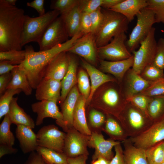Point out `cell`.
I'll return each instance as SVG.
<instances>
[{
    "label": "cell",
    "instance_id": "24",
    "mask_svg": "<svg viewBox=\"0 0 164 164\" xmlns=\"http://www.w3.org/2000/svg\"><path fill=\"white\" fill-rule=\"evenodd\" d=\"M86 101L83 96L80 94L74 111L73 127L80 133L91 136L92 132L87 123L85 115Z\"/></svg>",
    "mask_w": 164,
    "mask_h": 164
},
{
    "label": "cell",
    "instance_id": "15",
    "mask_svg": "<svg viewBox=\"0 0 164 164\" xmlns=\"http://www.w3.org/2000/svg\"><path fill=\"white\" fill-rule=\"evenodd\" d=\"M96 39V36L91 32L84 34L67 52L79 55L91 64H95L98 55Z\"/></svg>",
    "mask_w": 164,
    "mask_h": 164
},
{
    "label": "cell",
    "instance_id": "17",
    "mask_svg": "<svg viewBox=\"0 0 164 164\" xmlns=\"http://www.w3.org/2000/svg\"><path fill=\"white\" fill-rule=\"evenodd\" d=\"M153 82L145 80L132 68L126 72L120 85L122 92L126 99L143 92Z\"/></svg>",
    "mask_w": 164,
    "mask_h": 164
},
{
    "label": "cell",
    "instance_id": "48",
    "mask_svg": "<svg viewBox=\"0 0 164 164\" xmlns=\"http://www.w3.org/2000/svg\"><path fill=\"white\" fill-rule=\"evenodd\" d=\"M92 24L89 13L82 12L80 24V31L84 34L91 33Z\"/></svg>",
    "mask_w": 164,
    "mask_h": 164
},
{
    "label": "cell",
    "instance_id": "37",
    "mask_svg": "<svg viewBox=\"0 0 164 164\" xmlns=\"http://www.w3.org/2000/svg\"><path fill=\"white\" fill-rule=\"evenodd\" d=\"M22 91L20 89H7L0 98V119L8 114L10 103L15 94Z\"/></svg>",
    "mask_w": 164,
    "mask_h": 164
},
{
    "label": "cell",
    "instance_id": "41",
    "mask_svg": "<svg viewBox=\"0 0 164 164\" xmlns=\"http://www.w3.org/2000/svg\"><path fill=\"white\" fill-rule=\"evenodd\" d=\"M146 7L154 12L156 23L164 24V0H147Z\"/></svg>",
    "mask_w": 164,
    "mask_h": 164
},
{
    "label": "cell",
    "instance_id": "2",
    "mask_svg": "<svg viewBox=\"0 0 164 164\" xmlns=\"http://www.w3.org/2000/svg\"><path fill=\"white\" fill-rule=\"evenodd\" d=\"M24 10L0 0V52L21 50Z\"/></svg>",
    "mask_w": 164,
    "mask_h": 164
},
{
    "label": "cell",
    "instance_id": "28",
    "mask_svg": "<svg viewBox=\"0 0 164 164\" xmlns=\"http://www.w3.org/2000/svg\"><path fill=\"white\" fill-rule=\"evenodd\" d=\"M122 143L125 164H149L145 149L135 146L128 138Z\"/></svg>",
    "mask_w": 164,
    "mask_h": 164
},
{
    "label": "cell",
    "instance_id": "20",
    "mask_svg": "<svg viewBox=\"0 0 164 164\" xmlns=\"http://www.w3.org/2000/svg\"><path fill=\"white\" fill-rule=\"evenodd\" d=\"M133 63V55L128 59L120 61H112L100 60L101 70L114 76L119 85L121 83L126 72L132 67Z\"/></svg>",
    "mask_w": 164,
    "mask_h": 164
},
{
    "label": "cell",
    "instance_id": "40",
    "mask_svg": "<svg viewBox=\"0 0 164 164\" xmlns=\"http://www.w3.org/2000/svg\"><path fill=\"white\" fill-rule=\"evenodd\" d=\"M25 50L0 52V60H7L15 65H20L25 60Z\"/></svg>",
    "mask_w": 164,
    "mask_h": 164
},
{
    "label": "cell",
    "instance_id": "18",
    "mask_svg": "<svg viewBox=\"0 0 164 164\" xmlns=\"http://www.w3.org/2000/svg\"><path fill=\"white\" fill-rule=\"evenodd\" d=\"M70 60L67 51L62 52L53 58L46 66L43 78L61 81L67 71Z\"/></svg>",
    "mask_w": 164,
    "mask_h": 164
},
{
    "label": "cell",
    "instance_id": "4",
    "mask_svg": "<svg viewBox=\"0 0 164 164\" xmlns=\"http://www.w3.org/2000/svg\"><path fill=\"white\" fill-rule=\"evenodd\" d=\"M104 15L102 24L96 36L97 48L108 44L117 35L126 32L129 22L122 14L106 9L102 10Z\"/></svg>",
    "mask_w": 164,
    "mask_h": 164
},
{
    "label": "cell",
    "instance_id": "42",
    "mask_svg": "<svg viewBox=\"0 0 164 164\" xmlns=\"http://www.w3.org/2000/svg\"><path fill=\"white\" fill-rule=\"evenodd\" d=\"M105 115L102 112L93 108L90 111L89 115L90 126L95 129L102 130L106 119Z\"/></svg>",
    "mask_w": 164,
    "mask_h": 164
},
{
    "label": "cell",
    "instance_id": "19",
    "mask_svg": "<svg viewBox=\"0 0 164 164\" xmlns=\"http://www.w3.org/2000/svg\"><path fill=\"white\" fill-rule=\"evenodd\" d=\"M61 89V81L43 78L36 90V98L39 101H59Z\"/></svg>",
    "mask_w": 164,
    "mask_h": 164
},
{
    "label": "cell",
    "instance_id": "8",
    "mask_svg": "<svg viewBox=\"0 0 164 164\" xmlns=\"http://www.w3.org/2000/svg\"><path fill=\"white\" fill-rule=\"evenodd\" d=\"M155 32V28L153 27L147 37L140 43L138 49L132 53L134 60L132 68L138 74L153 62L157 49Z\"/></svg>",
    "mask_w": 164,
    "mask_h": 164
},
{
    "label": "cell",
    "instance_id": "34",
    "mask_svg": "<svg viewBox=\"0 0 164 164\" xmlns=\"http://www.w3.org/2000/svg\"><path fill=\"white\" fill-rule=\"evenodd\" d=\"M122 0H82L80 4L82 12L89 13L102 7L109 9Z\"/></svg>",
    "mask_w": 164,
    "mask_h": 164
},
{
    "label": "cell",
    "instance_id": "39",
    "mask_svg": "<svg viewBox=\"0 0 164 164\" xmlns=\"http://www.w3.org/2000/svg\"><path fill=\"white\" fill-rule=\"evenodd\" d=\"M77 82L78 89L81 94L87 101L90 94L91 86L88 73L82 69L80 70L78 72Z\"/></svg>",
    "mask_w": 164,
    "mask_h": 164
},
{
    "label": "cell",
    "instance_id": "53",
    "mask_svg": "<svg viewBox=\"0 0 164 164\" xmlns=\"http://www.w3.org/2000/svg\"><path fill=\"white\" fill-rule=\"evenodd\" d=\"M19 65H14L9 61L0 60V75L10 72L13 69L18 67Z\"/></svg>",
    "mask_w": 164,
    "mask_h": 164
},
{
    "label": "cell",
    "instance_id": "31",
    "mask_svg": "<svg viewBox=\"0 0 164 164\" xmlns=\"http://www.w3.org/2000/svg\"><path fill=\"white\" fill-rule=\"evenodd\" d=\"M106 119L102 130L110 138L122 142L128 137L125 130L119 121L110 115H106Z\"/></svg>",
    "mask_w": 164,
    "mask_h": 164
},
{
    "label": "cell",
    "instance_id": "1",
    "mask_svg": "<svg viewBox=\"0 0 164 164\" xmlns=\"http://www.w3.org/2000/svg\"><path fill=\"white\" fill-rule=\"evenodd\" d=\"M84 34L80 32L64 43L48 50H34L31 45L25 47L26 56L19 67L26 73L33 89H36L44 77L45 69L51 60L60 53L67 51Z\"/></svg>",
    "mask_w": 164,
    "mask_h": 164
},
{
    "label": "cell",
    "instance_id": "33",
    "mask_svg": "<svg viewBox=\"0 0 164 164\" xmlns=\"http://www.w3.org/2000/svg\"><path fill=\"white\" fill-rule=\"evenodd\" d=\"M47 164H68L67 157L64 153L38 146L36 150Z\"/></svg>",
    "mask_w": 164,
    "mask_h": 164
},
{
    "label": "cell",
    "instance_id": "22",
    "mask_svg": "<svg viewBox=\"0 0 164 164\" xmlns=\"http://www.w3.org/2000/svg\"><path fill=\"white\" fill-rule=\"evenodd\" d=\"M16 126L15 136L22 152L26 154L36 151L38 146L36 134L32 131V128L24 125Z\"/></svg>",
    "mask_w": 164,
    "mask_h": 164
},
{
    "label": "cell",
    "instance_id": "46",
    "mask_svg": "<svg viewBox=\"0 0 164 164\" xmlns=\"http://www.w3.org/2000/svg\"><path fill=\"white\" fill-rule=\"evenodd\" d=\"M91 24L92 34L96 36L103 23L104 15L101 7L89 13Z\"/></svg>",
    "mask_w": 164,
    "mask_h": 164
},
{
    "label": "cell",
    "instance_id": "52",
    "mask_svg": "<svg viewBox=\"0 0 164 164\" xmlns=\"http://www.w3.org/2000/svg\"><path fill=\"white\" fill-rule=\"evenodd\" d=\"M25 164H47L37 152L30 153Z\"/></svg>",
    "mask_w": 164,
    "mask_h": 164
},
{
    "label": "cell",
    "instance_id": "13",
    "mask_svg": "<svg viewBox=\"0 0 164 164\" xmlns=\"http://www.w3.org/2000/svg\"><path fill=\"white\" fill-rule=\"evenodd\" d=\"M55 101H39L32 104L31 108L37 114L35 124L41 125L45 118H51L55 119L56 123L66 132L68 129L64 121L63 114L60 111Z\"/></svg>",
    "mask_w": 164,
    "mask_h": 164
},
{
    "label": "cell",
    "instance_id": "30",
    "mask_svg": "<svg viewBox=\"0 0 164 164\" xmlns=\"http://www.w3.org/2000/svg\"><path fill=\"white\" fill-rule=\"evenodd\" d=\"M11 73L12 80L9 84L7 89H20L27 95H30L33 88L30 85L25 72L19 66L13 69Z\"/></svg>",
    "mask_w": 164,
    "mask_h": 164
},
{
    "label": "cell",
    "instance_id": "49",
    "mask_svg": "<svg viewBox=\"0 0 164 164\" xmlns=\"http://www.w3.org/2000/svg\"><path fill=\"white\" fill-rule=\"evenodd\" d=\"M115 155L109 164H125L123 154V149L121 143L114 147Z\"/></svg>",
    "mask_w": 164,
    "mask_h": 164
},
{
    "label": "cell",
    "instance_id": "38",
    "mask_svg": "<svg viewBox=\"0 0 164 164\" xmlns=\"http://www.w3.org/2000/svg\"><path fill=\"white\" fill-rule=\"evenodd\" d=\"M140 75L145 80L154 82L164 77V70L152 63L146 67Z\"/></svg>",
    "mask_w": 164,
    "mask_h": 164
},
{
    "label": "cell",
    "instance_id": "56",
    "mask_svg": "<svg viewBox=\"0 0 164 164\" xmlns=\"http://www.w3.org/2000/svg\"><path fill=\"white\" fill-rule=\"evenodd\" d=\"M110 161L103 158L100 157L92 161L91 164H109Z\"/></svg>",
    "mask_w": 164,
    "mask_h": 164
},
{
    "label": "cell",
    "instance_id": "9",
    "mask_svg": "<svg viewBox=\"0 0 164 164\" xmlns=\"http://www.w3.org/2000/svg\"><path fill=\"white\" fill-rule=\"evenodd\" d=\"M126 39L125 32L117 35L110 43L97 48L98 55L101 60L112 61L125 60L131 57L132 54L125 45Z\"/></svg>",
    "mask_w": 164,
    "mask_h": 164
},
{
    "label": "cell",
    "instance_id": "26",
    "mask_svg": "<svg viewBox=\"0 0 164 164\" xmlns=\"http://www.w3.org/2000/svg\"><path fill=\"white\" fill-rule=\"evenodd\" d=\"M79 0L71 9L60 15L69 36L72 37L80 32L81 18L82 13Z\"/></svg>",
    "mask_w": 164,
    "mask_h": 164
},
{
    "label": "cell",
    "instance_id": "55",
    "mask_svg": "<svg viewBox=\"0 0 164 164\" xmlns=\"http://www.w3.org/2000/svg\"><path fill=\"white\" fill-rule=\"evenodd\" d=\"M18 151L12 147L0 144V158L5 155L16 153Z\"/></svg>",
    "mask_w": 164,
    "mask_h": 164
},
{
    "label": "cell",
    "instance_id": "44",
    "mask_svg": "<svg viewBox=\"0 0 164 164\" xmlns=\"http://www.w3.org/2000/svg\"><path fill=\"white\" fill-rule=\"evenodd\" d=\"M151 97L140 93L128 98L126 99V100L128 102L134 105L148 115L147 109Z\"/></svg>",
    "mask_w": 164,
    "mask_h": 164
},
{
    "label": "cell",
    "instance_id": "54",
    "mask_svg": "<svg viewBox=\"0 0 164 164\" xmlns=\"http://www.w3.org/2000/svg\"><path fill=\"white\" fill-rule=\"evenodd\" d=\"M88 156L82 155L74 158H67L68 164H86Z\"/></svg>",
    "mask_w": 164,
    "mask_h": 164
},
{
    "label": "cell",
    "instance_id": "29",
    "mask_svg": "<svg viewBox=\"0 0 164 164\" xmlns=\"http://www.w3.org/2000/svg\"><path fill=\"white\" fill-rule=\"evenodd\" d=\"M68 69L66 74L61 81V89L60 101L62 103L68 94L75 86L77 82V63L73 57L70 55Z\"/></svg>",
    "mask_w": 164,
    "mask_h": 164
},
{
    "label": "cell",
    "instance_id": "58",
    "mask_svg": "<svg viewBox=\"0 0 164 164\" xmlns=\"http://www.w3.org/2000/svg\"><path fill=\"white\" fill-rule=\"evenodd\" d=\"M161 164H164V162H162V163H161Z\"/></svg>",
    "mask_w": 164,
    "mask_h": 164
},
{
    "label": "cell",
    "instance_id": "50",
    "mask_svg": "<svg viewBox=\"0 0 164 164\" xmlns=\"http://www.w3.org/2000/svg\"><path fill=\"white\" fill-rule=\"evenodd\" d=\"M12 79L10 72L0 76V96H2L7 90V88Z\"/></svg>",
    "mask_w": 164,
    "mask_h": 164
},
{
    "label": "cell",
    "instance_id": "23",
    "mask_svg": "<svg viewBox=\"0 0 164 164\" xmlns=\"http://www.w3.org/2000/svg\"><path fill=\"white\" fill-rule=\"evenodd\" d=\"M147 0H122L109 9L122 14L130 22L142 9L147 7Z\"/></svg>",
    "mask_w": 164,
    "mask_h": 164
},
{
    "label": "cell",
    "instance_id": "51",
    "mask_svg": "<svg viewBox=\"0 0 164 164\" xmlns=\"http://www.w3.org/2000/svg\"><path fill=\"white\" fill-rule=\"evenodd\" d=\"M44 0H34L30 2H27V5L35 9L39 16H42L46 13L44 6Z\"/></svg>",
    "mask_w": 164,
    "mask_h": 164
},
{
    "label": "cell",
    "instance_id": "3",
    "mask_svg": "<svg viewBox=\"0 0 164 164\" xmlns=\"http://www.w3.org/2000/svg\"><path fill=\"white\" fill-rule=\"evenodd\" d=\"M116 82H109L100 87L99 92L94 94L89 104L92 108L118 120L128 102L120 85L116 84Z\"/></svg>",
    "mask_w": 164,
    "mask_h": 164
},
{
    "label": "cell",
    "instance_id": "14",
    "mask_svg": "<svg viewBox=\"0 0 164 164\" xmlns=\"http://www.w3.org/2000/svg\"><path fill=\"white\" fill-rule=\"evenodd\" d=\"M128 138L135 146L145 150L164 141V118L139 135Z\"/></svg>",
    "mask_w": 164,
    "mask_h": 164
},
{
    "label": "cell",
    "instance_id": "32",
    "mask_svg": "<svg viewBox=\"0 0 164 164\" xmlns=\"http://www.w3.org/2000/svg\"><path fill=\"white\" fill-rule=\"evenodd\" d=\"M147 114L153 123L164 118V95L151 97Z\"/></svg>",
    "mask_w": 164,
    "mask_h": 164
},
{
    "label": "cell",
    "instance_id": "10",
    "mask_svg": "<svg viewBox=\"0 0 164 164\" xmlns=\"http://www.w3.org/2000/svg\"><path fill=\"white\" fill-rule=\"evenodd\" d=\"M68 35L60 16L49 26L38 43L39 51L50 49L68 40Z\"/></svg>",
    "mask_w": 164,
    "mask_h": 164
},
{
    "label": "cell",
    "instance_id": "5",
    "mask_svg": "<svg viewBox=\"0 0 164 164\" xmlns=\"http://www.w3.org/2000/svg\"><path fill=\"white\" fill-rule=\"evenodd\" d=\"M60 14L58 11L52 10L37 17L25 15L21 38L22 47L31 42L38 43L49 26Z\"/></svg>",
    "mask_w": 164,
    "mask_h": 164
},
{
    "label": "cell",
    "instance_id": "36",
    "mask_svg": "<svg viewBox=\"0 0 164 164\" xmlns=\"http://www.w3.org/2000/svg\"><path fill=\"white\" fill-rule=\"evenodd\" d=\"M145 151L149 164H161L164 162V141Z\"/></svg>",
    "mask_w": 164,
    "mask_h": 164
},
{
    "label": "cell",
    "instance_id": "43",
    "mask_svg": "<svg viewBox=\"0 0 164 164\" xmlns=\"http://www.w3.org/2000/svg\"><path fill=\"white\" fill-rule=\"evenodd\" d=\"M77 0H56L51 1L50 7L58 11L61 15L68 12L78 3Z\"/></svg>",
    "mask_w": 164,
    "mask_h": 164
},
{
    "label": "cell",
    "instance_id": "27",
    "mask_svg": "<svg viewBox=\"0 0 164 164\" xmlns=\"http://www.w3.org/2000/svg\"><path fill=\"white\" fill-rule=\"evenodd\" d=\"M17 100V97H13L8 113L12 123L16 125H24L34 128L36 125L34 121L18 105Z\"/></svg>",
    "mask_w": 164,
    "mask_h": 164
},
{
    "label": "cell",
    "instance_id": "35",
    "mask_svg": "<svg viewBox=\"0 0 164 164\" xmlns=\"http://www.w3.org/2000/svg\"><path fill=\"white\" fill-rule=\"evenodd\" d=\"M12 124L8 114L4 116L0 125V144L12 147L15 143V137L10 130Z\"/></svg>",
    "mask_w": 164,
    "mask_h": 164
},
{
    "label": "cell",
    "instance_id": "57",
    "mask_svg": "<svg viewBox=\"0 0 164 164\" xmlns=\"http://www.w3.org/2000/svg\"><path fill=\"white\" fill-rule=\"evenodd\" d=\"M5 1L9 5L15 6L16 3L17 1L16 0H5Z\"/></svg>",
    "mask_w": 164,
    "mask_h": 164
},
{
    "label": "cell",
    "instance_id": "16",
    "mask_svg": "<svg viewBox=\"0 0 164 164\" xmlns=\"http://www.w3.org/2000/svg\"><path fill=\"white\" fill-rule=\"evenodd\" d=\"M91 132L88 147L95 149L92 157V161L100 157L110 161L114 156L113 148L121 142L111 138L106 140L102 134L99 131H92Z\"/></svg>",
    "mask_w": 164,
    "mask_h": 164
},
{
    "label": "cell",
    "instance_id": "12",
    "mask_svg": "<svg viewBox=\"0 0 164 164\" xmlns=\"http://www.w3.org/2000/svg\"><path fill=\"white\" fill-rule=\"evenodd\" d=\"M63 153L68 158L89 154L87 149L90 136L83 134L73 127L66 132Z\"/></svg>",
    "mask_w": 164,
    "mask_h": 164
},
{
    "label": "cell",
    "instance_id": "25",
    "mask_svg": "<svg viewBox=\"0 0 164 164\" xmlns=\"http://www.w3.org/2000/svg\"><path fill=\"white\" fill-rule=\"evenodd\" d=\"M80 94L78 88L75 86L70 90L61 104V112L68 130L73 127V113Z\"/></svg>",
    "mask_w": 164,
    "mask_h": 164
},
{
    "label": "cell",
    "instance_id": "47",
    "mask_svg": "<svg viewBox=\"0 0 164 164\" xmlns=\"http://www.w3.org/2000/svg\"><path fill=\"white\" fill-rule=\"evenodd\" d=\"M158 68L164 70V38H160L157 44L156 51L152 63Z\"/></svg>",
    "mask_w": 164,
    "mask_h": 164
},
{
    "label": "cell",
    "instance_id": "6",
    "mask_svg": "<svg viewBox=\"0 0 164 164\" xmlns=\"http://www.w3.org/2000/svg\"><path fill=\"white\" fill-rule=\"evenodd\" d=\"M118 121L129 138L139 135L153 123L146 113L128 102Z\"/></svg>",
    "mask_w": 164,
    "mask_h": 164
},
{
    "label": "cell",
    "instance_id": "11",
    "mask_svg": "<svg viewBox=\"0 0 164 164\" xmlns=\"http://www.w3.org/2000/svg\"><path fill=\"white\" fill-rule=\"evenodd\" d=\"M36 134L38 146L63 153L66 133L60 130L56 126H44Z\"/></svg>",
    "mask_w": 164,
    "mask_h": 164
},
{
    "label": "cell",
    "instance_id": "45",
    "mask_svg": "<svg viewBox=\"0 0 164 164\" xmlns=\"http://www.w3.org/2000/svg\"><path fill=\"white\" fill-rule=\"evenodd\" d=\"M140 93L149 97L164 95V77L153 82L147 89Z\"/></svg>",
    "mask_w": 164,
    "mask_h": 164
},
{
    "label": "cell",
    "instance_id": "21",
    "mask_svg": "<svg viewBox=\"0 0 164 164\" xmlns=\"http://www.w3.org/2000/svg\"><path fill=\"white\" fill-rule=\"evenodd\" d=\"M82 65L86 70L91 81V91L86 104L90 103L96 91L104 84L110 82H118L115 78L106 74L96 68L85 60H82Z\"/></svg>",
    "mask_w": 164,
    "mask_h": 164
},
{
    "label": "cell",
    "instance_id": "7",
    "mask_svg": "<svg viewBox=\"0 0 164 164\" xmlns=\"http://www.w3.org/2000/svg\"><path fill=\"white\" fill-rule=\"evenodd\" d=\"M136 16V24L126 42V46L131 53L135 50L156 23L153 12L147 7L142 9Z\"/></svg>",
    "mask_w": 164,
    "mask_h": 164
}]
</instances>
